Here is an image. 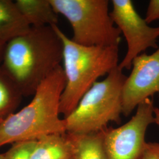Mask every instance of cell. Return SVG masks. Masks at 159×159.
<instances>
[{"instance_id": "17", "label": "cell", "mask_w": 159, "mask_h": 159, "mask_svg": "<svg viewBox=\"0 0 159 159\" xmlns=\"http://www.w3.org/2000/svg\"><path fill=\"white\" fill-rule=\"evenodd\" d=\"M5 44H6V43L0 41V64H1V61H2V54H3V51H4Z\"/></svg>"}, {"instance_id": "14", "label": "cell", "mask_w": 159, "mask_h": 159, "mask_svg": "<svg viewBox=\"0 0 159 159\" xmlns=\"http://www.w3.org/2000/svg\"><path fill=\"white\" fill-rule=\"evenodd\" d=\"M37 141H23L14 143L5 153L4 159H31Z\"/></svg>"}, {"instance_id": "7", "label": "cell", "mask_w": 159, "mask_h": 159, "mask_svg": "<svg viewBox=\"0 0 159 159\" xmlns=\"http://www.w3.org/2000/svg\"><path fill=\"white\" fill-rule=\"evenodd\" d=\"M110 12L114 23L125 37L127 50L119 64L121 70H130L134 59L148 48L157 49L159 27L148 25L144 18L137 12L131 0H112Z\"/></svg>"}, {"instance_id": "11", "label": "cell", "mask_w": 159, "mask_h": 159, "mask_svg": "<svg viewBox=\"0 0 159 159\" xmlns=\"http://www.w3.org/2000/svg\"><path fill=\"white\" fill-rule=\"evenodd\" d=\"M104 130L89 134L67 133L72 144L71 159H107L104 146Z\"/></svg>"}, {"instance_id": "6", "label": "cell", "mask_w": 159, "mask_h": 159, "mask_svg": "<svg viewBox=\"0 0 159 159\" xmlns=\"http://www.w3.org/2000/svg\"><path fill=\"white\" fill-rule=\"evenodd\" d=\"M153 99L148 98L137 107L125 124L104 131V146L107 159H140L145 146L148 127L155 123Z\"/></svg>"}, {"instance_id": "18", "label": "cell", "mask_w": 159, "mask_h": 159, "mask_svg": "<svg viewBox=\"0 0 159 159\" xmlns=\"http://www.w3.org/2000/svg\"><path fill=\"white\" fill-rule=\"evenodd\" d=\"M0 159H4L3 154H0Z\"/></svg>"}, {"instance_id": "8", "label": "cell", "mask_w": 159, "mask_h": 159, "mask_svg": "<svg viewBox=\"0 0 159 159\" xmlns=\"http://www.w3.org/2000/svg\"><path fill=\"white\" fill-rule=\"evenodd\" d=\"M158 94L159 98V47L153 53H143L132 63L122 91V114L130 116L145 100Z\"/></svg>"}, {"instance_id": "15", "label": "cell", "mask_w": 159, "mask_h": 159, "mask_svg": "<svg viewBox=\"0 0 159 159\" xmlns=\"http://www.w3.org/2000/svg\"><path fill=\"white\" fill-rule=\"evenodd\" d=\"M155 123L159 126V108H154ZM140 159H159V143H147Z\"/></svg>"}, {"instance_id": "4", "label": "cell", "mask_w": 159, "mask_h": 159, "mask_svg": "<svg viewBox=\"0 0 159 159\" xmlns=\"http://www.w3.org/2000/svg\"><path fill=\"white\" fill-rule=\"evenodd\" d=\"M127 76L117 66L102 81H96L64 118L66 133L89 134L106 129L110 122L120 124L122 91Z\"/></svg>"}, {"instance_id": "19", "label": "cell", "mask_w": 159, "mask_h": 159, "mask_svg": "<svg viewBox=\"0 0 159 159\" xmlns=\"http://www.w3.org/2000/svg\"></svg>"}, {"instance_id": "2", "label": "cell", "mask_w": 159, "mask_h": 159, "mask_svg": "<svg viewBox=\"0 0 159 159\" xmlns=\"http://www.w3.org/2000/svg\"><path fill=\"white\" fill-rule=\"evenodd\" d=\"M65 85V74L60 66L41 83L28 105L0 123V147L66 133L65 121L59 116Z\"/></svg>"}, {"instance_id": "16", "label": "cell", "mask_w": 159, "mask_h": 159, "mask_svg": "<svg viewBox=\"0 0 159 159\" xmlns=\"http://www.w3.org/2000/svg\"><path fill=\"white\" fill-rule=\"evenodd\" d=\"M144 19L148 24L159 20V0L150 1Z\"/></svg>"}, {"instance_id": "3", "label": "cell", "mask_w": 159, "mask_h": 159, "mask_svg": "<svg viewBox=\"0 0 159 159\" xmlns=\"http://www.w3.org/2000/svg\"><path fill=\"white\" fill-rule=\"evenodd\" d=\"M63 44V70L66 85L60 113L67 117L98 78L119 66V46L87 47L75 43L57 25H52Z\"/></svg>"}, {"instance_id": "13", "label": "cell", "mask_w": 159, "mask_h": 159, "mask_svg": "<svg viewBox=\"0 0 159 159\" xmlns=\"http://www.w3.org/2000/svg\"><path fill=\"white\" fill-rule=\"evenodd\" d=\"M23 97L16 84L0 66V123L15 113Z\"/></svg>"}, {"instance_id": "1", "label": "cell", "mask_w": 159, "mask_h": 159, "mask_svg": "<svg viewBox=\"0 0 159 159\" xmlns=\"http://www.w3.org/2000/svg\"><path fill=\"white\" fill-rule=\"evenodd\" d=\"M63 41L53 26L31 27L6 43L1 67L23 97L33 95L63 61Z\"/></svg>"}, {"instance_id": "9", "label": "cell", "mask_w": 159, "mask_h": 159, "mask_svg": "<svg viewBox=\"0 0 159 159\" xmlns=\"http://www.w3.org/2000/svg\"><path fill=\"white\" fill-rule=\"evenodd\" d=\"M15 3L31 27L57 25L58 14L50 0H16Z\"/></svg>"}, {"instance_id": "10", "label": "cell", "mask_w": 159, "mask_h": 159, "mask_svg": "<svg viewBox=\"0 0 159 159\" xmlns=\"http://www.w3.org/2000/svg\"><path fill=\"white\" fill-rule=\"evenodd\" d=\"M31 27L19 11L15 1L0 0V41L6 43L27 32Z\"/></svg>"}, {"instance_id": "12", "label": "cell", "mask_w": 159, "mask_h": 159, "mask_svg": "<svg viewBox=\"0 0 159 159\" xmlns=\"http://www.w3.org/2000/svg\"><path fill=\"white\" fill-rule=\"evenodd\" d=\"M72 144L67 133L47 135L37 141L31 159H69Z\"/></svg>"}, {"instance_id": "5", "label": "cell", "mask_w": 159, "mask_h": 159, "mask_svg": "<svg viewBox=\"0 0 159 159\" xmlns=\"http://www.w3.org/2000/svg\"><path fill=\"white\" fill-rule=\"evenodd\" d=\"M73 31L71 40L87 47L119 46L121 31L109 12L108 0H50Z\"/></svg>"}]
</instances>
